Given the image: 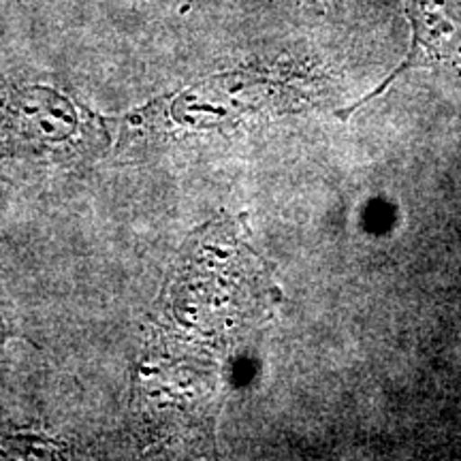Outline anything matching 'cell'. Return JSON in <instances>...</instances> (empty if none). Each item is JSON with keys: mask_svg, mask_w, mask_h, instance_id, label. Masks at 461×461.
I'll return each instance as SVG.
<instances>
[{"mask_svg": "<svg viewBox=\"0 0 461 461\" xmlns=\"http://www.w3.org/2000/svg\"><path fill=\"white\" fill-rule=\"evenodd\" d=\"M84 132L82 115L56 90L0 84V160L67 152L82 146Z\"/></svg>", "mask_w": 461, "mask_h": 461, "instance_id": "cell-1", "label": "cell"}, {"mask_svg": "<svg viewBox=\"0 0 461 461\" xmlns=\"http://www.w3.org/2000/svg\"><path fill=\"white\" fill-rule=\"evenodd\" d=\"M3 342H5V327L3 322H0V346H3Z\"/></svg>", "mask_w": 461, "mask_h": 461, "instance_id": "cell-4", "label": "cell"}, {"mask_svg": "<svg viewBox=\"0 0 461 461\" xmlns=\"http://www.w3.org/2000/svg\"><path fill=\"white\" fill-rule=\"evenodd\" d=\"M286 86L278 75H227L184 92L176 103L177 120L190 124L230 120L248 109H261L282 99Z\"/></svg>", "mask_w": 461, "mask_h": 461, "instance_id": "cell-3", "label": "cell"}, {"mask_svg": "<svg viewBox=\"0 0 461 461\" xmlns=\"http://www.w3.org/2000/svg\"><path fill=\"white\" fill-rule=\"evenodd\" d=\"M411 48L400 67L372 92L342 113L344 118L363 103L383 95L391 84L412 68H438L461 77V0H403Z\"/></svg>", "mask_w": 461, "mask_h": 461, "instance_id": "cell-2", "label": "cell"}]
</instances>
